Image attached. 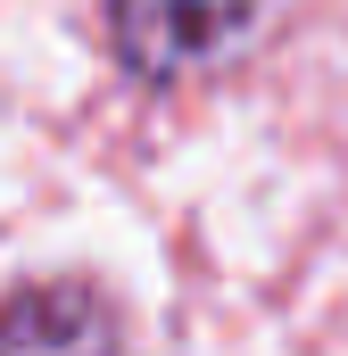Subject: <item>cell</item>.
<instances>
[{
	"instance_id": "cell-1",
	"label": "cell",
	"mask_w": 348,
	"mask_h": 356,
	"mask_svg": "<svg viewBox=\"0 0 348 356\" xmlns=\"http://www.w3.org/2000/svg\"><path fill=\"white\" fill-rule=\"evenodd\" d=\"M265 17L274 0H100V42L141 91H182L224 75Z\"/></svg>"
},
{
	"instance_id": "cell-2",
	"label": "cell",
	"mask_w": 348,
	"mask_h": 356,
	"mask_svg": "<svg viewBox=\"0 0 348 356\" xmlns=\"http://www.w3.org/2000/svg\"><path fill=\"white\" fill-rule=\"evenodd\" d=\"M0 356H133V332L100 282L50 273L0 298Z\"/></svg>"
}]
</instances>
